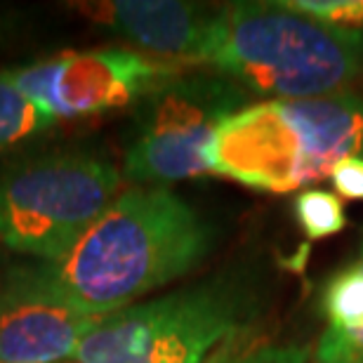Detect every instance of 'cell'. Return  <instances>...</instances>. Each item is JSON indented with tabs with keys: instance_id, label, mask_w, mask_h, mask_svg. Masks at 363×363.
Segmentation results:
<instances>
[{
	"instance_id": "4",
	"label": "cell",
	"mask_w": 363,
	"mask_h": 363,
	"mask_svg": "<svg viewBox=\"0 0 363 363\" xmlns=\"http://www.w3.org/2000/svg\"><path fill=\"white\" fill-rule=\"evenodd\" d=\"M257 314L248 276L224 272L104 316L74 354L76 363H203Z\"/></svg>"
},
{
	"instance_id": "3",
	"label": "cell",
	"mask_w": 363,
	"mask_h": 363,
	"mask_svg": "<svg viewBox=\"0 0 363 363\" xmlns=\"http://www.w3.org/2000/svg\"><path fill=\"white\" fill-rule=\"evenodd\" d=\"M354 156H363L359 92L250 104L222 123L206 154L210 175L274 194L330 177Z\"/></svg>"
},
{
	"instance_id": "13",
	"label": "cell",
	"mask_w": 363,
	"mask_h": 363,
	"mask_svg": "<svg viewBox=\"0 0 363 363\" xmlns=\"http://www.w3.org/2000/svg\"><path fill=\"white\" fill-rule=\"evenodd\" d=\"M281 3L323 24L347 31H363V0H281Z\"/></svg>"
},
{
	"instance_id": "16",
	"label": "cell",
	"mask_w": 363,
	"mask_h": 363,
	"mask_svg": "<svg viewBox=\"0 0 363 363\" xmlns=\"http://www.w3.org/2000/svg\"><path fill=\"white\" fill-rule=\"evenodd\" d=\"M12 31V24H10V21H7L5 19V14L3 12H0V40H3L5 38V35L7 33H10Z\"/></svg>"
},
{
	"instance_id": "9",
	"label": "cell",
	"mask_w": 363,
	"mask_h": 363,
	"mask_svg": "<svg viewBox=\"0 0 363 363\" xmlns=\"http://www.w3.org/2000/svg\"><path fill=\"white\" fill-rule=\"evenodd\" d=\"M76 7L94 24L170 64H199L220 14V5L182 0H113Z\"/></svg>"
},
{
	"instance_id": "2",
	"label": "cell",
	"mask_w": 363,
	"mask_h": 363,
	"mask_svg": "<svg viewBox=\"0 0 363 363\" xmlns=\"http://www.w3.org/2000/svg\"><path fill=\"white\" fill-rule=\"evenodd\" d=\"M199 64L245 92L311 99L363 81V31H347L279 3L220 5Z\"/></svg>"
},
{
	"instance_id": "6",
	"label": "cell",
	"mask_w": 363,
	"mask_h": 363,
	"mask_svg": "<svg viewBox=\"0 0 363 363\" xmlns=\"http://www.w3.org/2000/svg\"><path fill=\"white\" fill-rule=\"evenodd\" d=\"M248 106V92L224 76H175L140 101L123 177L140 186L208 175V147L222 123Z\"/></svg>"
},
{
	"instance_id": "8",
	"label": "cell",
	"mask_w": 363,
	"mask_h": 363,
	"mask_svg": "<svg viewBox=\"0 0 363 363\" xmlns=\"http://www.w3.org/2000/svg\"><path fill=\"white\" fill-rule=\"evenodd\" d=\"M101 318L83 314L50 293L28 267L10 269L0 283V363L74 359Z\"/></svg>"
},
{
	"instance_id": "5",
	"label": "cell",
	"mask_w": 363,
	"mask_h": 363,
	"mask_svg": "<svg viewBox=\"0 0 363 363\" xmlns=\"http://www.w3.org/2000/svg\"><path fill=\"white\" fill-rule=\"evenodd\" d=\"M123 172L83 149L0 163V243L40 262L74 248L118 196Z\"/></svg>"
},
{
	"instance_id": "14",
	"label": "cell",
	"mask_w": 363,
	"mask_h": 363,
	"mask_svg": "<svg viewBox=\"0 0 363 363\" xmlns=\"http://www.w3.org/2000/svg\"><path fill=\"white\" fill-rule=\"evenodd\" d=\"M330 182L342 199L363 201V156L347 158L330 172Z\"/></svg>"
},
{
	"instance_id": "1",
	"label": "cell",
	"mask_w": 363,
	"mask_h": 363,
	"mask_svg": "<svg viewBox=\"0 0 363 363\" xmlns=\"http://www.w3.org/2000/svg\"><path fill=\"white\" fill-rule=\"evenodd\" d=\"M215 227L168 186H133L94 220L67 255L26 264L50 293L108 316L182 279L210 257Z\"/></svg>"
},
{
	"instance_id": "15",
	"label": "cell",
	"mask_w": 363,
	"mask_h": 363,
	"mask_svg": "<svg viewBox=\"0 0 363 363\" xmlns=\"http://www.w3.org/2000/svg\"><path fill=\"white\" fill-rule=\"evenodd\" d=\"M309 350L304 347H259V350H252L248 354H241L234 361L229 363H309ZM224 363V361H222Z\"/></svg>"
},
{
	"instance_id": "12",
	"label": "cell",
	"mask_w": 363,
	"mask_h": 363,
	"mask_svg": "<svg viewBox=\"0 0 363 363\" xmlns=\"http://www.w3.org/2000/svg\"><path fill=\"white\" fill-rule=\"evenodd\" d=\"M293 213L304 236L311 241L340 234L347 227V210L335 194L323 189H307L293 199Z\"/></svg>"
},
{
	"instance_id": "10",
	"label": "cell",
	"mask_w": 363,
	"mask_h": 363,
	"mask_svg": "<svg viewBox=\"0 0 363 363\" xmlns=\"http://www.w3.org/2000/svg\"><path fill=\"white\" fill-rule=\"evenodd\" d=\"M318 309L325 330L314 363H363V238L357 257L325 279Z\"/></svg>"
},
{
	"instance_id": "7",
	"label": "cell",
	"mask_w": 363,
	"mask_h": 363,
	"mask_svg": "<svg viewBox=\"0 0 363 363\" xmlns=\"http://www.w3.org/2000/svg\"><path fill=\"white\" fill-rule=\"evenodd\" d=\"M5 76L38 111L57 123L140 104L147 94L179 76V69L135 50L108 48L64 52L7 69Z\"/></svg>"
},
{
	"instance_id": "11",
	"label": "cell",
	"mask_w": 363,
	"mask_h": 363,
	"mask_svg": "<svg viewBox=\"0 0 363 363\" xmlns=\"http://www.w3.org/2000/svg\"><path fill=\"white\" fill-rule=\"evenodd\" d=\"M52 125L55 121L38 111L10 83L5 71H0V151H7L35 135H43Z\"/></svg>"
}]
</instances>
